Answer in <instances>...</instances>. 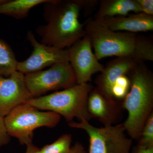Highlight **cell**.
<instances>
[{
    "mask_svg": "<svg viewBox=\"0 0 153 153\" xmlns=\"http://www.w3.org/2000/svg\"><path fill=\"white\" fill-rule=\"evenodd\" d=\"M26 84L33 97L52 90L65 89L77 84L69 61L53 64L47 70L25 74Z\"/></svg>",
    "mask_w": 153,
    "mask_h": 153,
    "instance_id": "obj_7",
    "label": "cell"
},
{
    "mask_svg": "<svg viewBox=\"0 0 153 153\" xmlns=\"http://www.w3.org/2000/svg\"><path fill=\"white\" fill-rule=\"evenodd\" d=\"M18 62L10 46L0 39V75L8 77L17 71Z\"/></svg>",
    "mask_w": 153,
    "mask_h": 153,
    "instance_id": "obj_16",
    "label": "cell"
},
{
    "mask_svg": "<svg viewBox=\"0 0 153 153\" xmlns=\"http://www.w3.org/2000/svg\"><path fill=\"white\" fill-rule=\"evenodd\" d=\"M130 153H153V147L145 148L137 145Z\"/></svg>",
    "mask_w": 153,
    "mask_h": 153,
    "instance_id": "obj_22",
    "label": "cell"
},
{
    "mask_svg": "<svg viewBox=\"0 0 153 153\" xmlns=\"http://www.w3.org/2000/svg\"><path fill=\"white\" fill-rule=\"evenodd\" d=\"M94 88L89 83L78 84L49 95L33 97L25 103L38 109L44 110L63 116L68 123L76 118L79 121L91 119L87 110L89 92Z\"/></svg>",
    "mask_w": 153,
    "mask_h": 153,
    "instance_id": "obj_4",
    "label": "cell"
},
{
    "mask_svg": "<svg viewBox=\"0 0 153 153\" xmlns=\"http://www.w3.org/2000/svg\"><path fill=\"white\" fill-rule=\"evenodd\" d=\"M27 38L33 51L27 59L18 62L17 71L26 74L41 71L55 63L69 61L68 49H58L41 44L32 31L28 32Z\"/></svg>",
    "mask_w": 153,
    "mask_h": 153,
    "instance_id": "obj_9",
    "label": "cell"
},
{
    "mask_svg": "<svg viewBox=\"0 0 153 153\" xmlns=\"http://www.w3.org/2000/svg\"><path fill=\"white\" fill-rule=\"evenodd\" d=\"M141 13L153 16V0H136Z\"/></svg>",
    "mask_w": 153,
    "mask_h": 153,
    "instance_id": "obj_19",
    "label": "cell"
},
{
    "mask_svg": "<svg viewBox=\"0 0 153 153\" xmlns=\"http://www.w3.org/2000/svg\"><path fill=\"white\" fill-rule=\"evenodd\" d=\"M50 0H5L0 4V14L22 19L27 16L30 10Z\"/></svg>",
    "mask_w": 153,
    "mask_h": 153,
    "instance_id": "obj_15",
    "label": "cell"
},
{
    "mask_svg": "<svg viewBox=\"0 0 153 153\" xmlns=\"http://www.w3.org/2000/svg\"><path fill=\"white\" fill-rule=\"evenodd\" d=\"M130 88L122 101L128 116L123 123L132 140L139 139L147 120L153 112V74L145 63H137L128 74Z\"/></svg>",
    "mask_w": 153,
    "mask_h": 153,
    "instance_id": "obj_3",
    "label": "cell"
},
{
    "mask_svg": "<svg viewBox=\"0 0 153 153\" xmlns=\"http://www.w3.org/2000/svg\"><path fill=\"white\" fill-rule=\"evenodd\" d=\"M67 49L69 62L75 74L77 84L88 83L94 74L100 73L104 69V66L99 62L86 36Z\"/></svg>",
    "mask_w": 153,
    "mask_h": 153,
    "instance_id": "obj_8",
    "label": "cell"
},
{
    "mask_svg": "<svg viewBox=\"0 0 153 153\" xmlns=\"http://www.w3.org/2000/svg\"><path fill=\"white\" fill-rule=\"evenodd\" d=\"M33 98L25 74L16 71L8 77L0 75V116L4 117L15 108Z\"/></svg>",
    "mask_w": 153,
    "mask_h": 153,
    "instance_id": "obj_10",
    "label": "cell"
},
{
    "mask_svg": "<svg viewBox=\"0 0 153 153\" xmlns=\"http://www.w3.org/2000/svg\"><path fill=\"white\" fill-rule=\"evenodd\" d=\"M94 19L108 17L123 16L131 12L141 13L136 0H100Z\"/></svg>",
    "mask_w": 153,
    "mask_h": 153,
    "instance_id": "obj_14",
    "label": "cell"
},
{
    "mask_svg": "<svg viewBox=\"0 0 153 153\" xmlns=\"http://www.w3.org/2000/svg\"><path fill=\"white\" fill-rule=\"evenodd\" d=\"M72 137L71 134L62 135L51 144L47 145L41 149L42 153H68L71 150Z\"/></svg>",
    "mask_w": 153,
    "mask_h": 153,
    "instance_id": "obj_17",
    "label": "cell"
},
{
    "mask_svg": "<svg viewBox=\"0 0 153 153\" xmlns=\"http://www.w3.org/2000/svg\"><path fill=\"white\" fill-rule=\"evenodd\" d=\"M72 128L80 129L89 137L88 153H130L132 140L126 135L123 123L96 127L87 121L68 123Z\"/></svg>",
    "mask_w": 153,
    "mask_h": 153,
    "instance_id": "obj_6",
    "label": "cell"
},
{
    "mask_svg": "<svg viewBox=\"0 0 153 153\" xmlns=\"http://www.w3.org/2000/svg\"><path fill=\"white\" fill-rule=\"evenodd\" d=\"M138 146L145 148L153 147V112L148 117L143 127Z\"/></svg>",
    "mask_w": 153,
    "mask_h": 153,
    "instance_id": "obj_18",
    "label": "cell"
},
{
    "mask_svg": "<svg viewBox=\"0 0 153 153\" xmlns=\"http://www.w3.org/2000/svg\"><path fill=\"white\" fill-rule=\"evenodd\" d=\"M136 64L128 57H117L110 60L96 78V88L108 98L113 99L111 89L115 82L122 75H128Z\"/></svg>",
    "mask_w": 153,
    "mask_h": 153,
    "instance_id": "obj_12",
    "label": "cell"
},
{
    "mask_svg": "<svg viewBox=\"0 0 153 153\" xmlns=\"http://www.w3.org/2000/svg\"><path fill=\"white\" fill-rule=\"evenodd\" d=\"M26 153H42L41 149H39L32 143L27 145Z\"/></svg>",
    "mask_w": 153,
    "mask_h": 153,
    "instance_id": "obj_23",
    "label": "cell"
},
{
    "mask_svg": "<svg viewBox=\"0 0 153 153\" xmlns=\"http://www.w3.org/2000/svg\"><path fill=\"white\" fill-rule=\"evenodd\" d=\"M60 116L52 111H40L25 103L15 108L4 117L6 130L10 136L19 140L22 145L33 143L36 128L55 127L60 122Z\"/></svg>",
    "mask_w": 153,
    "mask_h": 153,
    "instance_id": "obj_5",
    "label": "cell"
},
{
    "mask_svg": "<svg viewBox=\"0 0 153 153\" xmlns=\"http://www.w3.org/2000/svg\"><path fill=\"white\" fill-rule=\"evenodd\" d=\"M10 141V136L6 130L4 117L0 116V147L7 144Z\"/></svg>",
    "mask_w": 153,
    "mask_h": 153,
    "instance_id": "obj_20",
    "label": "cell"
},
{
    "mask_svg": "<svg viewBox=\"0 0 153 153\" xmlns=\"http://www.w3.org/2000/svg\"><path fill=\"white\" fill-rule=\"evenodd\" d=\"M87 106L91 118L97 119L104 126L117 123L123 108L122 102L108 98L96 87L88 94Z\"/></svg>",
    "mask_w": 153,
    "mask_h": 153,
    "instance_id": "obj_11",
    "label": "cell"
},
{
    "mask_svg": "<svg viewBox=\"0 0 153 153\" xmlns=\"http://www.w3.org/2000/svg\"><path fill=\"white\" fill-rule=\"evenodd\" d=\"M44 4L47 24L40 25L36 33L41 44L58 49H67L86 36L85 23L79 18L82 10L99 4L97 0H50Z\"/></svg>",
    "mask_w": 153,
    "mask_h": 153,
    "instance_id": "obj_1",
    "label": "cell"
},
{
    "mask_svg": "<svg viewBox=\"0 0 153 153\" xmlns=\"http://www.w3.org/2000/svg\"><path fill=\"white\" fill-rule=\"evenodd\" d=\"M5 1V0H0V4L4 2Z\"/></svg>",
    "mask_w": 153,
    "mask_h": 153,
    "instance_id": "obj_24",
    "label": "cell"
},
{
    "mask_svg": "<svg viewBox=\"0 0 153 153\" xmlns=\"http://www.w3.org/2000/svg\"><path fill=\"white\" fill-rule=\"evenodd\" d=\"M86 36L98 60L105 57H128L137 63L153 61V38L137 33L116 32L94 19L85 22Z\"/></svg>",
    "mask_w": 153,
    "mask_h": 153,
    "instance_id": "obj_2",
    "label": "cell"
},
{
    "mask_svg": "<svg viewBox=\"0 0 153 153\" xmlns=\"http://www.w3.org/2000/svg\"><path fill=\"white\" fill-rule=\"evenodd\" d=\"M68 153H86V152L83 145L77 142L71 147V150Z\"/></svg>",
    "mask_w": 153,
    "mask_h": 153,
    "instance_id": "obj_21",
    "label": "cell"
},
{
    "mask_svg": "<svg viewBox=\"0 0 153 153\" xmlns=\"http://www.w3.org/2000/svg\"><path fill=\"white\" fill-rule=\"evenodd\" d=\"M94 20L109 30L116 32L137 33L153 30V16L142 13Z\"/></svg>",
    "mask_w": 153,
    "mask_h": 153,
    "instance_id": "obj_13",
    "label": "cell"
}]
</instances>
